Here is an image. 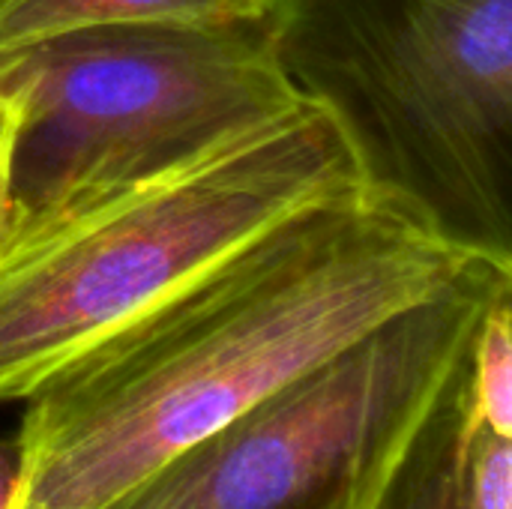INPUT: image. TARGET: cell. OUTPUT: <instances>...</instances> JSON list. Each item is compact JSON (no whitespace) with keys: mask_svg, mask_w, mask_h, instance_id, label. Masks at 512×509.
Listing matches in <instances>:
<instances>
[{"mask_svg":"<svg viewBox=\"0 0 512 509\" xmlns=\"http://www.w3.org/2000/svg\"><path fill=\"white\" fill-rule=\"evenodd\" d=\"M468 264L363 186L285 216L24 399L9 509H105Z\"/></svg>","mask_w":512,"mask_h":509,"instance_id":"obj_1","label":"cell"},{"mask_svg":"<svg viewBox=\"0 0 512 509\" xmlns=\"http://www.w3.org/2000/svg\"><path fill=\"white\" fill-rule=\"evenodd\" d=\"M279 60L360 186L450 252L512 267V0H276Z\"/></svg>","mask_w":512,"mask_h":509,"instance_id":"obj_2","label":"cell"},{"mask_svg":"<svg viewBox=\"0 0 512 509\" xmlns=\"http://www.w3.org/2000/svg\"><path fill=\"white\" fill-rule=\"evenodd\" d=\"M360 189L333 117L285 120L171 174L99 195L0 243V402L165 303L285 216Z\"/></svg>","mask_w":512,"mask_h":509,"instance_id":"obj_3","label":"cell"},{"mask_svg":"<svg viewBox=\"0 0 512 509\" xmlns=\"http://www.w3.org/2000/svg\"><path fill=\"white\" fill-rule=\"evenodd\" d=\"M0 90L15 108L0 243L201 162L306 102L279 60L270 15L54 33L0 57Z\"/></svg>","mask_w":512,"mask_h":509,"instance_id":"obj_4","label":"cell"},{"mask_svg":"<svg viewBox=\"0 0 512 509\" xmlns=\"http://www.w3.org/2000/svg\"><path fill=\"white\" fill-rule=\"evenodd\" d=\"M498 276L471 261L105 509H351L426 429Z\"/></svg>","mask_w":512,"mask_h":509,"instance_id":"obj_5","label":"cell"},{"mask_svg":"<svg viewBox=\"0 0 512 509\" xmlns=\"http://www.w3.org/2000/svg\"><path fill=\"white\" fill-rule=\"evenodd\" d=\"M276 0H0V57L45 36L126 21H243Z\"/></svg>","mask_w":512,"mask_h":509,"instance_id":"obj_6","label":"cell"},{"mask_svg":"<svg viewBox=\"0 0 512 509\" xmlns=\"http://www.w3.org/2000/svg\"><path fill=\"white\" fill-rule=\"evenodd\" d=\"M456 402L471 429L512 441V282L507 270H501L471 333L456 375Z\"/></svg>","mask_w":512,"mask_h":509,"instance_id":"obj_7","label":"cell"},{"mask_svg":"<svg viewBox=\"0 0 512 509\" xmlns=\"http://www.w3.org/2000/svg\"><path fill=\"white\" fill-rule=\"evenodd\" d=\"M459 375V372H456ZM456 384V378H453ZM453 384L375 509H465Z\"/></svg>","mask_w":512,"mask_h":509,"instance_id":"obj_8","label":"cell"},{"mask_svg":"<svg viewBox=\"0 0 512 509\" xmlns=\"http://www.w3.org/2000/svg\"><path fill=\"white\" fill-rule=\"evenodd\" d=\"M456 399V384H453ZM459 420V444H462V492L465 509H512V441L495 438L489 432H477Z\"/></svg>","mask_w":512,"mask_h":509,"instance_id":"obj_9","label":"cell"},{"mask_svg":"<svg viewBox=\"0 0 512 509\" xmlns=\"http://www.w3.org/2000/svg\"><path fill=\"white\" fill-rule=\"evenodd\" d=\"M15 135V108L9 96L0 90V237L6 231L9 219V150Z\"/></svg>","mask_w":512,"mask_h":509,"instance_id":"obj_10","label":"cell"},{"mask_svg":"<svg viewBox=\"0 0 512 509\" xmlns=\"http://www.w3.org/2000/svg\"><path fill=\"white\" fill-rule=\"evenodd\" d=\"M411 450H414V447H411ZM411 450H408V453H411ZM408 453H405L402 459H396V462H393V465H390V468H387V471H384V474H381V477H378V480H375V483H372V486H369V489L363 492V498H360V501H357V504H354L351 509H375L378 498L384 495V489H387V486L393 483V477L399 474L402 462L408 459Z\"/></svg>","mask_w":512,"mask_h":509,"instance_id":"obj_11","label":"cell"},{"mask_svg":"<svg viewBox=\"0 0 512 509\" xmlns=\"http://www.w3.org/2000/svg\"><path fill=\"white\" fill-rule=\"evenodd\" d=\"M12 483H15V456L9 459L0 450V509H9L12 501Z\"/></svg>","mask_w":512,"mask_h":509,"instance_id":"obj_12","label":"cell"},{"mask_svg":"<svg viewBox=\"0 0 512 509\" xmlns=\"http://www.w3.org/2000/svg\"><path fill=\"white\" fill-rule=\"evenodd\" d=\"M507 276H510V282H512V267H510V270H507Z\"/></svg>","mask_w":512,"mask_h":509,"instance_id":"obj_13","label":"cell"}]
</instances>
